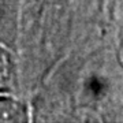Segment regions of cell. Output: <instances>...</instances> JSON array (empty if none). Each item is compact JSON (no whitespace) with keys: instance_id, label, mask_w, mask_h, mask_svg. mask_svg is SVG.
<instances>
[{"instance_id":"obj_1","label":"cell","mask_w":123,"mask_h":123,"mask_svg":"<svg viewBox=\"0 0 123 123\" xmlns=\"http://www.w3.org/2000/svg\"><path fill=\"white\" fill-rule=\"evenodd\" d=\"M122 23L98 18L29 97L31 122H122Z\"/></svg>"},{"instance_id":"obj_2","label":"cell","mask_w":123,"mask_h":123,"mask_svg":"<svg viewBox=\"0 0 123 123\" xmlns=\"http://www.w3.org/2000/svg\"><path fill=\"white\" fill-rule=\"evenodd\" d=\"M101 0H23L17 57L29 100L48 71L96 19Z\"/></svg>"},{"instance_id":"obj_3","label":"cell","mask_w":123,"mask_h":123,"mask_svg":"<svg viewBox=\"0 0 123 123\" xmlns=\"http://www.w3.org/2000/svg\"><path fill=\"white\" fill-rule=\"evenodd\" d=\"M23 0H0V44L17 55Z\"/></svg>"},{"instance_id":"obj_4","label":"cell","mask_w":123,"mask_h":123,"mask_svg":"<svg viewBox=\"0 0 123 123\" xmlns=\"http://www.w3.org/2000/svg\"><path fill=\"white\" fill-rule=\"evenodd\" d=\"M1 93L22 97L18 57L3 44H0V94Z\"/></svg>"},{"instance_id":"obj_5","label":"cell","mask_w":123,"mask_h":123,"mask_svg":"<svg viewBox=\"0 0 123 123\" xmlns=\"http://www.w3.org/2000/svg\"><path fill=\"white\" fill-rule=\"evenodd\" d=\"M31 122L30 104L25 97L17 94H0V123Z\"/></svg>"}]
</instances>
